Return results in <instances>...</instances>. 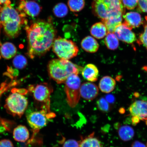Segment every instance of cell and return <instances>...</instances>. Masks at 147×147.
I'll list each match as a JSON object with an SVG mask.
<instances>
[{
    "mask_svg": "<svg viewBox=\"0 0 147 147\" xmlns=\"http://www.w3.org/2000/svg\"><path fill=\"white\" fill-rule=\"evenodd\" d=\"M64 84L66 100L70 106L74 107L78 104L81 97L80 79L78 75L73 74L69 77Z\"/></svg>",
    "mask_w": 147,
    "mask_h": 147,
    "instance_id": "cell-7",
    "label": "cell"
},
{
    "mask_svg": "<svg viewBox=\"0 0 147 147\" xmlns=\"http://www.w3.org/2000/svg\"><path fill=\"white\" fill-rule=\"evenodd\" d=\"M125 8L131 10L135 9L138 5V0H121Z\"/></svg>",
    "mask_w": 147,
    "mask_h": 147,
    "instance_id": "cell-29",
    "label": "cell"
},
{
    "mask_svg": "<svg viewBox=\"0 0 147 147\" xmlns=\"http://www.w3.org/2000/svg\"><path fill=\"white\" fill-rule=\"evenodd\" d=\"M83 78L90 82H95L98 80L99 71L96 65L92 64L86 65L82 69Z\"/></svg>",
    "mask_w": 147,
    "mask_h": 147,
    "instance_id": "cell-15",
    "label": "cell"
},
{
    "mask_svg": "<svg viewBox=\"0 0 147 147\" xmlns=\"http://www.w3.org/2000/svg\"><path fill=\"white\" fill-rule=\"evenodd\" d=\"M106 99L109 103H113L115 101L114 97L112 95H108L106 97Z\"/></svg>",
    "mask_w": 147,
    "mask_h": 147,
    "instance_id": "cell-36",
    "label": "cell"
},
{
    "mask_svg": "<svg viewBox=\"0 0 147 147\" xmlns=\"http://www.w3.org/2000/svg\"><path fill=\"white\" fill-rule=\"evenodd\" d=\"M41 9V7L35 1H24L20 3L17 10L26 15L34 17L38 16Z\"/></svg>",
    "mask_w": 147,
    "mask_h": 147,
    "instance_id": "cell-12",
    "label": "cell"
},
{
    "mask_svg": "<svg viewBox=\"0 0 147 147\" xmlns=\"http://www.w3.org/2000/svg\"><path fill=\"white\" fill-rule=\"evenodd\" d=\"M27 54L34 59L43 56L52 47L56 34L55 28L49 20H38L27 25Z\"/></svg>",
    "mask_w": 147,
    "mask_h": 147,
    "instance_id": "cell-1",
    "label": "cell"
},
{
    "mask_svg": "<svg viewBox=\"0 0 147 147\" xmlns=\"http://www.w3.org/2000/svg\"><path fill=\"white\" fill-rule=\"evenodd\" d=\"M114 32L119 40L126 43L133 44L136 41L135 34L124 24L122 23L116 28Z\"/></svg>",
    "mask_w": 147,
    "mask_h": 147,
    "instance_id": "cell-10",
    "label": "cell"
},
{
    "mask_svg": "<svg viewBox=\"0 0 147 147\" xmlns=\"http://www.w3.org/2000/svg\"><path fill=\"white\" fill-rule=\"evenodd\" d=\"M28 104L26 97L16 91L12 92L7 97L5 107L9 114L20 118L26 110Z\"/></svg>",
    "mask_w": 147,
    "mask_h": 147,
    "instance_id": "cell-6",
    "label": "cell"
},
{
    "mask_svg": "<svg viewBox=\"0 0 147 147\" xmlns=\"http://www.w3.org/2000/svg\"><path fill=\"white\" fill-rule=\"evenodd\" d=\"M79 147H102L100 141L94 137V133L84 138H82L81 140L79 142Z\"/></svg>",
    "mask_w": 147,
    "mask_h": 147,
    "instance_id": "cell-21",
    "label": "cell"
},
{
    "mask_svg": "<svg viewBox=\"0 0 147 147\" xmlns=\"http://www.w3.org/2000/svg\"><path fill=\"white\" fill-rule=\"evenodd\" d=\"M29 90L36 102L42 104V109L50 111V96L53 88L47 83H43L30 86Z\"/></svg>",
    "mask_w": 147,
    "mask_h": 147,
    "instance_id": "cell-8",
    "label": "cell"
},
{
    "mask_svg": "<svg viewBox=\"0 0 147 147\" xmlns=\"http://www.w3.org/2000/svg\"><path fill=\"white\" fill-rule=\"evenodd\" d=\"M97 107L99 110L102 112H107L109 111L110 107L109 103L104 97H101L97 100Z\"/></svg>",
    "mask_w": 147,
    "mask_h": 147,
    "instance_id": "cell-27",
    "label": "cell"
},
{
    "mask_svg": "<svg viewBox=\"0 0 147 147\" xmlns=\"http://www.w3.org/2000/svg\"><path fill=\"white\" fill-rule=\"evenodd\" d=\"M1 27H2V25H1V22H0V30H1ZM1 45H2V44H1V42H0V46H1Z\"/></svg>",
    "mask_w": 147,
    "mask_h": 147,
    "instance_id": "cell-38",
    "label": "cell"
},
{
    "mask_svg": "<svg viewBox=\"0 0 147 147\" xmlns=\"http://www.w3.org/2000/svg\"><path fill=\"white\" fill-rule=\"evenodd\" d=\"M20 1H25V0H20Z\"/></svg>",
    "mask_w": 147,
    "mask_h": 147,
    "instance_id": "cell-40",
    "label": "cell"
},
{
    "mask_svg": "<svg viewBox=\"0 0 147 147\" xmlns=\"http://www.w3.org/2000/svg\"><path fill=\"white\" fill-rule=\"evenodd\" d=\"M99 89L97 86L91 82H84L81 85V97L85 100L91 101L94 99L98 94Z\"/></svg>",
    "mask_w": 147,
    "mask_h": 147,
    "instance_id": "cell-13",
    "label": "cell"
},
{
    "mask_svg": "<svg viewBox=\"0 0 147 147\" xmlns=\"http://www.w3.org/2000/svg\"><path fill=\"white\" fill-rule=\"evenodd\" d=\"M81 45L84 51L91 53L96 52L99 47V44L96 40L90 36H86L82 40Z\"/></svg>",
    "mask_w": 147,
    "mask_h": 147,
    "instance_id": "cell-16",
    "label": "cell"
},
{
    "mask_svg": "<svg viewBox=\"0 0 147 147\" xmlns=\"http://www.w3.org/2000/svg\"><path fill=\"white\" fill-rule=\"evenodd\" d=\"M0 147H14V146L11 141L5 139L0 140Z\"/></svg>",
    "mask_w": 147,
    "mask_h": 147,
    "instance_id": "cell-32",
    "label": "cell"
},
{
    "mask_svg": "<svg viewBox=\"0 0 147 147\" xmlns=\"http://www.w3.org/2000/svg\"><path fill=\"white\" fill-rule=\"evenodd\" d=\"M62 147H80L79 142L74 140H68L64 143Z\"/></svg>",
    "mask_w": 147,
    "mask_h": 147,
    "instance_id": "cell-31",
    "label": "cell"
},
{
    "mask_svg": "<svg viewBox=\"0 0 147 147\" xmlns=\"http://www.w3.org/2000/svg\"><path fill=\"white\" fill-rule=\"evenodd\" d=\"M10 0H0V11L5 7L11 5Z\"/></svg>",
    "mask_w": 147,
    "mask_h": 147,
    "instance_id": "cell-33",
    "label": "cell"
},
{
    "mask_svg": "<svg viewBox=\"0 0 147 147\" xmlns=\"http://www.w3.org/2000/svg\"><path fill=\"white\" fill-rule=\"evenodd\" d=\"M68 5L71 11L79 12L84 9L85 1L84 0H69Z\"/></svg>",
    "mask_w": 147,
    "mask_h": 147,
    "instance_id": "cell-24",
    "label": "cell"
},
{
    "mask_svg": "<svg viewBox=\"0 0 147 147\" xmlns=\"http://www.w3.org/2000/svg\"><path fill=\"white\" fill-rule=\"evenodd\" d=\"M143 69L145 71L147 72V65L143 67Z\"/></svg>",
    "mask_w": 147,
    "mask_h": 147,
    "instance_id": "cell-37",
    "label": "cell"
},
{
    "mask_svg": "<svg viewBox=\"0 0 147 147\" xmlns=\"http://www.w3.org/2000/svg\"><path fill=\"white\" fill-rule=\"evenodd\" d=\"M129 111L132 116L138 117L140 120L147 121V101H135L130 106Z\"/></svg>",
    "mask_w": 147,
    "mask_h": 147,
    "instance_id": "cell-11",
    "label": "cell"
},
{
    "mask_svg": "<svg viewBox=\"0 0 147 147\" xmlns=\"http://www.w3.org/2000/svg\"><path fill=\"white\" fill-rule=\"evenodd\" d=\"M116 84L114 79L109 76H105L103 77L99 82V89L102 92L109 93L115 89Z\"/></svg>",
    "mask_w": 147,
    "mask_h": 147,
    "instance_id": "cell-18",
    "label": "cell"
},
{
    "mask_svg": "<svg viewBox=\"0 0 147 147\" xmlns=\"http://www.w3.org/2000/svg\"><path fill=\"white\" fill-rule=\"evenodd\" d=\"M146 22L144 25V32L139 36L138 43L144 45L147 51V16L145 17Z\"/></svg>",
    "mask_w": 147,
    "mask_h": 147,
    "instance_id": "cell-28",
    "label": "cell"
},
{
    "mask_svg": "<svg viewBox=\"0 0 147 147\" xmlns=\"http://www.w3.org/2000/svg\"><path fill=\"white\" fill-rule=\"evenodd\" d=\"M132 124L134 125H136L140 122V119L138 117H133L131 119Z\"/></svg>",
    "mask_w": 147,
    "mask_h": 147,
    "instance_id": "cell-35",
    "label": "cell"
},
{
    "mask_svg": "<svg viewBox=\"0 0 147 147\" xmlns=\"http://www.w3.org/2000/svg\"><path fill=\"white\" fill-rule=\"evenodd\" d=\"M123 18L124 20L123 24L131 29L139 27L142 23L141 16L137 12L127 13L124 15Z\"/></svg>",
    "mask_w": 147,
    "mask_h": 147,
    "instance_id": "cell-14",
    "label": "cell"
},
{
    "mask_svg": "<svg viewBox=\"0 0 147 147\" xmlns=\"http://www.w3.org/2000/svg\"><path fill=\"white\" fill-rule=\"evenodd\" d=\"M53 12L56 17L63 18L67 15L68 9L64 3H59L55 5L53 9Z\"/></svg>",
    "mask_w": 147,
    "mask_h": 147,
    "instance_id": "cell-25",
    "label": "cell"
},
{
    "mask_svg": "<svg viewBox=\"0 0 147 147\" xmlns=\"http://www.w3.org/2000/svg\"><path fill=\"white\" fill-rule=\"evenodd\" d=\"M0 53L3 58L10 59L15 57L17 49L13 44L6 42L0 46Z\"/></svg>",
    "mask_w": 147,
    "mask_h": 147,
    "instance_id": "cell-17",
    "label": "cell"
},
{
    "mask_svg": "<svg viewBox=\"0 0 147 147\" xmlns=\"http://www.w3.org/2000/svg\"><path fill=\"white\" fill-rule=\"evenodd\" d=\"M49 76L58 84L64 83L69 77L73 74L78 75L82 67L69 60L53 59L48 64Z\"/></svg>",
    "mask_w": 147,
    "mask_h": 147,
    "instance_id": "cell-4",
    "label": "cell"
},
{
    "mask_svg": "<svg viewBox=\"0 0 147 147\" xmlns=\"http://www.w3.org/2000/svg\"><path fill=\"white\" fill-rule=\"evenodd\" d=\"M91 34L97 39H102L107 34L108 31L105 25L102 22L95 23L92 26Z\"/></svg>",
    "mask_w": 147,
    "mask_h": 147,
    "instance_id": "cell-20",
    "label": "cell"
},
{
    "mask_svg": "<svg viewBox=\"0 0 147 147\" xmlns=\"http://www.w3.org/2000/svg\"></svg>",
    "mask_w": 147,
    "mask_h": 147,
    "instance_id": "cell-41",
    "label": "cell"
},
{
    "mask_svg": "<svg viewBox=\"0 0 147 147\" xmlns=\"http://www.w3.org/2000/svg\"><path fill=\"white\" fill-rule=\"evenodd\" d=\"M26 16L11 5L2 9L0 11V22L5 35L11 38L17 37L22 26L27 23Z\"/></svg>",
    "mask_w": 147,
    "mask_h": 147,
    "instance_id": "cell-3",
    "label": "cell"
},
{
    "mask_svg": "<svg viewBox=\"0 0 147 147\" xmlns=\"http://www.w3.org/2000/svg\"><path fill=\"white\" fill-rule=\"evenodd\" d=\"M52 47L53 51L60 59H71L76 57L79 51L74 42L61 37L55 38Z\"/></svg>",
    "mask_w": 147,
    "mask_h": 147,
    "instance_id": "cell-5",
    "label": "cell"
},
{
    "mask_svg": "<svg viewBox=\"0 0 147 147\" xmlns=\"http://www.w3.org/2000/svg\"><path fill=\"white\" fill-rule=\"evenodd\" d=\"M105 43L108 49L115 50L119 47V40L114 33L108 32L105 39Z\"/></svg>",
    "mask_w": 147,
    "mask_h": 147,
    "instance_id": "cell-23",
    "label": "cell"
},
{
    "mask_svg": "<svg viewBox=\"0 0 147 147\" xmlns=\"http://www.w3.org/2000/svg\"><path fill=\"white\" fill-rule=\"evenodd\" d=\"M13 135L15 140L20 142H26L30 136L28 129L23 125H19L15 128Z\"/></svg>",
    "mask_w": 147,
    "mask_h": 147,
    "instance_id": "cell-19",
    "label": "cell"
},
{
    "mask_svg": "<svg viewBox=\"0 0 147 147\" xmlns=\"http://www.w3.org/2000/svg\"><path fill=\"white\" fill-rule=\"evenodd\" d=\"M13 64L16 68L22 69L26 67L27 64V59L22 55L15 56L13 61Z\"/></svg>",
    "mask_w": 147,
    "mask_h": 147,
    "instance_id": "cell-26",
    "label": "cell"
},
{
    "mask_svg": "<svg viewBox=\"0 0 147 147\" xmlns=\"http://www.w3.org/2000/svg\"><path fill=\"white\" fill-rule=\"evenodd\" d=\"M145 122H146V124L147 125V121H145Z\"/></svg>",
    "mask_w": 147,
    "mask_h": 147,
    "instance_id": "cell-39",
    "label": "cell"
},
{
    "mask_svg": "<svg viewBox=\"0 0 147 147\" xmlns=\"http://www.w3.org/2000/svg\"><path fill=\"white\" fill-rule=\"evenodd\" d=\"M138 9L140 11L147 13V0H138Z\"/></svg>",
    "mask_w": 147,
    "mask_h": 147,
    "instance_id": "cell-30",
    "label": "cell"
},
{
    "mask_svg": "<svg viewBox=\"0 0 147 147\" xmlns=\"http://www.w3.org/2000/svg\"><path fill=\"white\" fill-rule=\"evenodd\" d=\"M131 147H146L143 143L139 141H136L132 144Z\"/></svg>",
    "mask_w": 147,
    "mask_h": 147,
    "instance_id": "cell-34",
    "label": "cell"
},
{
    "mask_svg": "<svg viewBox=\"0 0 147 147\" xmlns=\"http://www.w3.org/2000/svg\"><path fill=\"white\" fill-rule=\"evenodd\" d=\"M119 137L125 141H129L133 138L135 134L134 130L131 127L128 125L121 126L118 130Z\"/></svg>",
    "mask_w": 147,
    "mask_h": 147,
    "instance_id": "cell-22",
    "label": "cell"
},
{
    "mask_svg": "<svg viewBox=\"0 0 147 147\" xmlns=\"http://www.w3.org/2000/svg\"><path fill=\"white\" fill-rule=\"evenodd\" d=\"M92 8L93 13L105 25L108 32L113 33L122 23L125 12L121 0H94Z\"/></svg>",
    "mask_w": 147,
    "mask_h": 147,
    "instance_id": "cell-2",
    "label": "cell"
},
{
    "mask_svg": "<svg viewBox=\"0 0 147 147\" xmlns=\"http://www.w3.org/2000/svg\"><path fill=\"white\" fill-rule=\"evenodd\" d=\"M55 114L42 109L39 111L28 112L26 117L28 123L31 128L38 130L45 127L49 119L55 117Z\"/></svg>",
    "mask_w": 147,
    "mask_h": 147,
    "instance_id": "cell-9",
    "label": "cell"
}]
</instances>
